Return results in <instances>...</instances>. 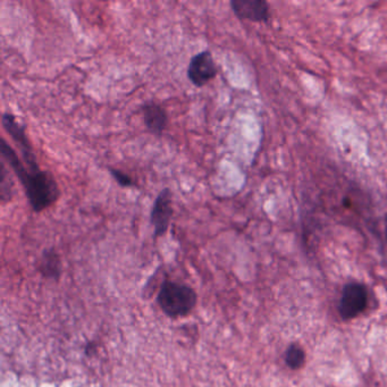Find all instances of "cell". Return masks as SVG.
Instances as JSON below:
<instances>
[{"label": "cell", "instance_id": "1", "mask_svg": "<svg viewBox=\"0 0 387 387\" xmlns=\"http://www.w3.org/2000/svg\"><path fill=\"white\" fill-rule=\"evenodd\" d=\"M0 152L3 159L9 163L15 175L21 181L30 206L36 213H41L45 209H48L58 200L60 190L51 173L43 171L40 167L38 169L26 167L17 156L14 149L6 142L5 139H1Z\"/></svg>", "mask_w": 387, "mask_h": 387}, {"label": "cell", "instance_id": "2", "mask_svg": "<svg viewBox=\"0 0 387 387\" xmlns=\"http://www.w3.org/2000/svg\"><path fill=\"white\" fill-rule=\"evenodd\" d=\"M158 303L169 317L186 316L196 306V292L186 285L167 282L160 289Z\"/></svg>", "mask_w": 387, "mask_h": 387}, {"label": "cell", "instance_id": "3", "mask_svg": "<svg viewBox=\"0 0 387 387\" xmlns=\"http://www.w3.org/2000/svg\"><path fill=\"white\" fill-rule=\"evenodd\" d=\"M3 127L6 132L11 135V138L14 140L15 144L20 149L24 165L26 167H31V169L39 167L31 142L26 135V127H23L22 124L17 121L16 117L9 112H5L3 115Z\"/></svg>", "mask_w": 387, "mask_h": 387}, {"label": "cell", "instance_id": "4", "mask_svg": "<svg viewBox=\"0 0 387 387\" xmlns=\"http://www.w3.org/2000/svg\"><path fill=\"white\" fill-rule=\"evenodd\" d=\"M216 64L211 51H201L192 57L189 64L188 78L192 85L201 88L208 85L217 75Z\"/></svg>", "mask_w": 387, "mask_h": 387}, {"label": "cell", "instance_id": "5", "mask_svg": "<svg viewBox=\"0 0 387 387\" xmlns=\"http://www.w3.org/2000/svg\"><path fill=\"white\" fill-rule=\"evenodd\" d=\"M367 290L360 284L352 283L345 287L339 303V314L344 319H351L365 310L367 306Z\"/></svg>", "mask_w": 387, "mask_h": 387}, {"label": "cell", "instance_id": "6", "mask_svg": "<svg viewBox=\"0 0 387 387\" xmlns=\"http://www.w3.org/2000/svg\"><path fill=\"white\" fill-rule=\"evenodd\" d=\"M171 202L173 200L169 189H164L154 200L152 211V224L156 236L164 235L169 230V222L173 215Z\"/></svg>", "mask_w": 387, "mask_h": 387}, {"label": "cell", "instance_id": "7", "mask_svg": "<svg viewBox=\"0 0 387 387\" xmlns=\"http://www.w3.org/2000/svg\"><path fill=\"white\" fill-rule=\"evenodd\" d=\"M230 5L240 20L267 22L270 18V6L265 0H232Z\"/></svg>", "mask_w": 387, "mask_h": 387}, {"label": "cell", "instance_id": "8", "mask_svg": "<svg viewBox=\"0 0 387 387\" xmlns=\"http://www.w3.org/2000/svg\"><path fill=\"white\" fill-rule=\"evenodd\" d=\"M142 112H144V124L149 132L156 135L163 134L169 123L167 112L163 107L152 101L144 105Z\"/></svg>", "mask_w": 387, "mask_h": 387}, {"label": "cell", "instance_id": "9", "mask_svg": "<svg viewBox=\"0 0 387 387\" xmlns=\"http://www.w3.org/2000/svg\"><path fill=\"white\" fill-rule=\"evenodd\" d=\"M1 179H0V191H1V201L3 203L11 201L13 196V182L9 176V171L6 169L5 163L1 161Z\"/></svg>", "mask_w": 387, "mask_h": 387}, {"label": "cell", "instance_id": "10", "mask_svg": "<svg viewBox=\"0 0 387 387\" xmlns=\"http://www.w3.org/2000/svg\"><path fill=\"white\" fill-rule=\"evenodd\" d=\"M287 364L291 368H300L304 364V351L297 346V345H291L287 351Z\"/></svg>", "mask_w": 387, "mask_h": 387}, {"label": "cell", "instance_id": "11", "mask_svg": "<svg viewBox=\"0 0 387 387\" xmlns=\"http://www.w3.org/2000/svg\"><path fill=\"white\" fill-rule=\"evenodd\" d=\"M43 268L46 272H51V275L55 274V270H59V259L53 251H46L43 259Z\"/></svg>", "mask_w": 387, "mask_h": 387}, {"label": "cell", "instance_id": "12", "mask_svg": "<svg viewBox=\"0 0 387 387\" xmlns=\"http://www.w3.org/2000/svg\"><path fill=\"white\" fill-rule=\"evenodd\" d=\"M110 171L112 176L114 177V180H115L116 182H117L118 186H121L122 188H131V186H135V182L132 180V177L125 174L124 171L114 169H110Z\"/></svg>", "mask_w": 387, "mask_h": 387}, {"label": "cell", "instance_id": "13", "mask_svg": "<svg viewBox=\"0 0 387 387\" xmlns=\"http://www.w3.org/2000/svg\"><path fill=\"white\" fill-rule=\"evenodd\" d=\"M385 232H386V239H387V216H386V222H385Z\"/></svg>", "mask_w": 387, "mask_h": 387}]
</instances>
